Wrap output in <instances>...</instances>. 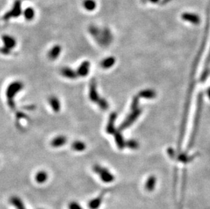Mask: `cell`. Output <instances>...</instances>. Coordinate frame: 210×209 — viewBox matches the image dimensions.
<instances>
[{
	"mask_svg": "<svg viewBox=\"0 0 210 209\" xmlns=\"http://www.w3.org/2000/svg\"><path fill=\"white\" fill-rule=\"evenodd\" d=\"M41 209H42V208H41Z\"/></svg>",
	"mask_w": 210,
	"mask_h": 209,
	"instance_id": "f1b7e54d",
	"label": "cell"
},
{
	"mask_svg": "<svg viewBox=\"0 0 210 209\" xmlns=\"http://www.w3.org/2000/svg\"><path fill=\"white\" fill-rule=\"evenodd\" d=\"M23 88V84L20 82H14L9 85L6 90V97L8 99V104L11 109H14L15 107L14 102L13 101L14 97H15L16 93H18L20 90Z\"/></svg>",
	"mask_w": 210,
	"mask_h": 209,
	"instance_id": "6da1fadb",
	"label": "cell"
},
{
	"mask_svg": "<svg viewBox=\"0 0 210 209\" xmlns=\"http://www.w3.org/2000/svg\"><path fill=\"white\" fill-rule=\"evenodd\" d=\"M2 40L5 45L6 48L8 49H12L16 46V40L11 36H3L2 37Z\"/></svg>",
	"mask_w": 210,
	"mask_h": 209,
	"instance_id": "5bb4252c",
	"label": "cell"
},
{
	"mask_svg": "<svg viewBox=\"0 0 210 209\" xmlns=\"http://www.w3.org/2000/svg\"><path fill=\"white\" fill-rule=\"evenodd\" d=\"M116 118H117L116 113L114 112L110 114L109 120H108L107 127H106V132H107L108 134H114V132L116 131L115 128V121L116 120Z\"/></svg>",
	"mask_w": 210,
	"mask_h": 209,
	"instance_id": "5b68a950",
	"label": "cell"
},
{
	"mask_svg": "<svg viewBox=\"0 0 210 209\" xmlns=\"http://www.w3.org/2000/svg\"><path fill=\"white\" fill-rule=\"evenodd\" d=\"M21 8H20V1H16L15 3L12 8V10L8 12V13L5 16V18H9L10 17H17L21 14Z\"/></svg>",
	"mask_w": 210,
	"mask_h": 209,
	"instance_id": "52a82bcc",
	"label": "cell"
},
{
	"mask_svg": "<svg viewBox=\"0 0 210 209\" xmlns=\"http://www.w3.org/2000/svg\"><path fill=\"white\" fill-rule=\"evenodd\" d=\"M71 148L74 151H82L86 149V144L84 142H82V141H76L72 143Z\"/></svg>",
	"mask_w": 210,
	"mask_h": 209,
	"instance_id": "ffe728a7",
	"label": "cell"
},
{
	"mask_svg": "<svg viewBox=\"0 0 210 209\" xmlns=\"http://www.w3.org/2000/svg\"><path fill=\"white\" fill-rule=\"evenodd\" d=\"M140 111H141L140 109H137L133 110V112L131 114L128 115L125 120H124V122L120 124V126H119V130L122 131L125 130L130 125H131L133 122H134V120H135L139 115H140Z\"/></svg>",
	"mask_w": 210,
	"mask_h": 209,
	"instance_id": "3957f363",
	"label": "cell"
},
{
	"mask_svg": "<svg viewBox=\"0 0 210 209\" xmlns=\"http://www.w3.org/2000/svg\"><path fill=\"white\" fill-rule=\"evenodd\" d=\"M90 69V63L89 61H85L80 65L77 69V73L78 76L85 77L88 75Z\"/></svg>",
	"mask_w": 210,
	"mask_h": 209,
	"instance_id": "ba28073f",
	"label": "cell"
},
{
	"mask_svg": "<svg viewBox=\"0 0 210 209\" xmlns=\"http://www.w3.org/2000/svg\"><path fill=\"white\" fill-rule=\"evenodd\" d=\"M61 47L59 45H56V46H53L50 50L49 51L48 56V58L50 60H55L58 58L59 54H61Z\"/></svg>",
	"mask_w": 210,
	"mask_h": 209,
	"instance_id": "8fae6325",
	"label": "cell"
},
{
	"mask_svg": "<svg viewBox=\"0 0 210 209\" xmlns=\"http://www.w3.org/2000/svg\"><path fill=\"white\" fill-rule=\"evenodd\" d=\"M67 142V139L66 137L64 136H58L55 137L54 139H53L52 141H51V145L53 147H59L63 146V145H65Z\"/></svg>",
	"mask_w": 210,
	"mask_h": 209,
	"instance_id": "4fadbf2b",
	"label": "cell"
},
{
	"mask_svg": "<svg viewBox=\"0 0 210 209\" xmlns=\"http://www.w3.org/2000/svg\"><path fill=\"white\" fill-rule=\"evenodd\" d=\"M114 138H115V141L116 143V145L118 147V149H123L124 147L126 146V141L124 140L123 137L120 132V130H116L114 132Z\"/></svg>",
	"mask_w": 210,
	"mask_h": 209,
	"instance_id": "30bf717a",
	"label": "cell"
},
{
	"mask_svg": "<svg viewBox=\"0 0 210 209\" xmlns=\"http://www.w3.org/2000/svg\"><path fill=\"white\" fill-rule=\"evenodd\" d=\"M116 59L113 56L107 57L101 62V66L103 69H109L115 64Z\"/></svg>",
	"mask_w": 210,
	"mask_h": 209,
	"instance_id": "e0dca14e",
	"label": "cell"
},
{
	"mask_svg": "<svg viewBox=\"0 0 210 209\" xmlns=\"http://www.w3.org/2000/svg\"><path fill=\"white\" fill-rule=\"evenodd\" d=\"M97 104L102 110L107 109L108 107H109V104H108V103L107 102V101H106L105 99H102V98L100 99L99 102Z\"/></svg>",
	"mask_w": 210,
	"mask_h": 209,
	"instance_id": "603a6c76",
	"label": "cell"
},
{
	"mask_svg": "<svg viewBox=\"0 0 210 209\" xmlns=\"http://www.w3.org/2000/svg\"><path fill=\"white\" fill-rule=\"evenodd\" d=\"M137 143L135 141H133V140H129L128 141H126V146H127L128 147H129L130 149H135L137 147Z\"/></svg>",
	"mask_w": 210,
	"mask_h": 209,
	"instance_id": "d4e9b609",
	"label": "cell"
},
{
	"mask_svg": "<svg viewBox=\"0 0 210 209\" xmlns=\"http://www.w3.org/2000/svg\"><path fill=\"white\" fill-rule=\"evenodd\" d=\"M23 14H24V18H25L27 20H32L34 17L35 12L33 8H27V9L24 10Z\"/></svg>",
	"mask_w": 210,
	"mask_h": 209,
	"instance_id": "7402d4cb",
	"label": "cell"
},
{
	"mask_svg": "<svg viewBox=\"0 0 210 209\" xmlns=\"http://www.w3.org/2000/svg\"><path fill=\"white\" fill-rule=\"evenodd\" d=\"M182 18L183 20L193 22L194 24H197L199 22V17L196 14L185 13L182 15Z\"/></svg>",
	"mask_w": 210,
	"mask_h": 209,
	"instance_id": "d6986e66",
	"label": "cell"
},
{
	"mask_svg": "<svg viewBox=\"0 0 210 209\" xmlns=\"http://www.w3.org/2000/svg\"><path fill=\"white\" fill-rule=\"evenodd\" d=\"M10 202L16 209H26L21 199L17 196H12L10 198Z\"/></svg>",
	"mask_w": 210,
	"mask_h": 209,
	"instance_id": "9a60e30c",
	"label": "cell"
},
{
	"mask_svg": "<svg viewBox=\"0 0 210 209\" xmlns=\"http://www.w3.org/2000/svg\"><path fill=\"white\" fill-rule=\"evenodd\" d=\"M150 1L151 2H152V3H156V2L158 1V0H150Z\"/></svg>",
	"mask_w": 210,
	"mask_h": 209,
	"instance_id": "83f0119b",
	"label": "cell"
},
{
	"mask_svg": "<svg viewBox=\"0 0 210 209\" xmlns=\"http://www.w3.org/2000/svg\"><path fill=\"white\" fill-rule=\"evenodd\" d=\"M35 179H36L37 183L39 184H42L45 183L48 179V174L45 171H40L37 173Z\"/></svg>",
	"mask_w": 210,
	"mask_h": 209,
	"instance_id": "ac0fdd59",
	"label": "cell"
},
{
	"mask_svg": "<svg viewBox=\"0 0 210 209\" xmlns=\"http://www.w3.org/2000/svg\"><path fill=\"white\" fill-rule=\"evenodd\" d=\"M89 98L91 101L93 103H98L101 98H100L98 95L97 91V84H96L95 79H93L90 84V91H89Z\"/></svg>",
	"mask_w": 210,
	"mask_h": 209,
	"instance_id": "277c9868",
	"label": "cell"
},
{
	"mask_svg": "<svg viewBox=\"0 0 210 209\" xmlns=\"http://www.w3.org/2000/svg\"><path fill=\"white\" fill-rule=\"evenodd\" d=\"M93 171L96 174H97L99 176L101 181L105 183H112L115 179V177L113 174L111 173V172L109 170L99 164L94 165L93 167Z\"/></svg>",
	"mask_w": 210,
	"mask_h": 209,
	"instance_id": "7a4b0ae2",
	"label": "cell"
},
{
	"mask_svg": "<svg viewBox=\"0 0 210 209\" xmlns=\"http://www.w3.org/2000/svg\"><path fill=\"white\" fill-rule=\"evenodd\" d=\"M137 104H138V98L135 97L133 100V102L131 104V109L132 110L136 109L137 107Z\"/></svg>",
	"mask_w": 210,
	"mask_h": 209,
	"instance_id": "484cf974",
	"label": "cell"
},
{
	"mask_svg": "<svg viewBox=\"0 0 210 209\" xmlns=\"http://www.w3.org/2000/svg\"><path fill=\"white\" fill-rule=\"evenodd\" d=\"M68 208L69 209H83V208L82 207L80 204L75 201L71 202L69 204Z\"/></svg>",
	"mask_w": 210,
	"mask_h": 209,
	"instance_id": "cb8c5ba5",
	"label": "cell"
},
{
	"mask_svg": "<svg viewBox=\"0 0 210 209\" xmlns=\"http://www.w3.org/2000/svg\"><path fill=\"white\" fill-rule=\"evenodd\" d=\"M105 192H103L101 194H100L97 197H96L94 199L91 200L89 203V206L90 209H98L99 206H101L103 201L104 195H105Z\"/></svg>",
	"mask_w": 210,
	"mask_h": 209,
	"instance_id": "8992f818",
	"label": "cell"
},
{
	"mask_svg": "<svg viewBox=\"0 0 210 209\" xmlns=\"http://www.w3.org/2000/svg\"><path fill=\"white\" fill-rule=\"evenodd\" d=\"M156 182V177H154V176H150V177L147 179L146 184H145V189L148 192H152L155 188Z\"/></svg>",
	"mask_w": 210,
	"mask_h": 209,
	"instance_id": "2e32d148",
	"label": "cell"
},
{
	"mask_svg": "<svg viewBox=\"0 0 210 209\" xmlns=\"http://www.w3.org/2000/svg\"><path fill=\"white\" fill-rule=\"evenodd\" d=\"M48 102L50 103V105L51 107H52V110L54 111V112H59L60 111L61 109V103L58 98L54 97V96H52L49 98Z\"/></svg>",
	"mask_w": 210,
	"mask_h": 209,
	"instance_id": "7c38bea8",
	"label": "cell"
},
{
	"mask_svg": "<svg viewBox=\"0 0 210 209\" xmlns=\"http://www.w3.org/2000/svg\"><path fill=\"white\" fill-rule=\"evenodd\" d=\"M1 52L3 53V54H8L10 52V49L6 48V47H3V48H1Z\"/></svg>",
	"mask_w": 210,
	"mask_h": 209,
	"instance_id": "4316f807",
	"label": "cell"
},
{
	"mask_svg": "<svg viewBox=\"0 0 210 209\" xmlns=\"http://www.w3.org/2000/svg\"><path fill=\"white\" fill-rule=\"evenodd\" d=\"M83 6L88 11H93L96 8L97 4L95 0H84L83 2Z\"/></svg>",
	"mask_w": 210,
	"mask_h": 209,
	"instance_id": "44dd1931",
	"label": "cell"
},
{
	"mask_svg": "<svg viewBox=\"0 0 210 209\" xmlns=\"http://www.w3.org/2000/svg\"><path fill=\"white\" fill-rule=\"evenodd\" d=\"M61 73L62 74L63 76L71 79L77 78V77L78 76V75H77V71H73V69H71L67 67H63V68L61 69Z\"/></svg>",
	"mask_w": 210,
	"mask_h": 209,
	"instance_id": "9c48e42d",
	"label": "cell"
}]
</instances>
